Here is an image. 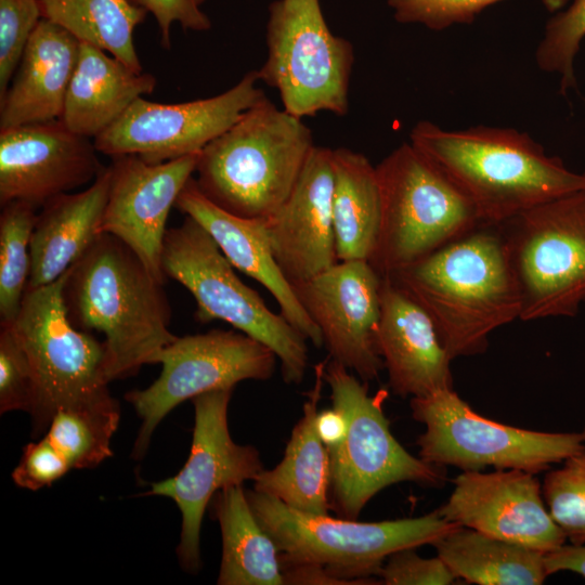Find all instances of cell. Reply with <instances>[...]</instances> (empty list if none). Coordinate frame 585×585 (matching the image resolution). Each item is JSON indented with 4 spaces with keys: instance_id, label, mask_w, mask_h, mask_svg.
I'll return each instance as SVG.
<instances>
[{
    "instance_id": "6da1fadb",
    "label": "cell",
    "mask_w": 585,
    "mask_h": 585,
    "mask_svg": "<svg viewBox=\"0 0 585 585\" xmlns=\"http://www.w3.org/2000/svg\"><path fill=\"white\" fill-rule=\"evenodd\" d=\"M430 316L451 359L483 353L520 320L521 296L498 225L481 224L389 276Z\"/></svg>"
},
{
    "instance_id": "7a4b0ae2",
    "label": "cell",
    "mask_w": 585,
    "mask_h": 585,
    "mask_svg": "<svg viewBox=\"0 0 585 585\" xmlns=\"http://www.w3.org/2000/svg\"><path fill=\"white\" fill-rule=\"evenodd\" d=\"M122 240L99 234L68 268L63 286L67 315L79 329L104 336L109 381L134 375L176 339L162 287Z\"/></svg>"
},
{
    "instance_id": "3957f363",
    "label": "cell",
    "mask_w": 585,
    "mask_h": 585,
    "mask_svg": "<svg viewBox=\"0 0 585 585\" xmlns=\"http://www.w3.org/2000/svg\"><path fill=\"white\" fill-rule=\"evenodd\" d=\"M410 142L464 192L483 224H500L585 190V172L570 170L516 129L478 126L447 131L422 120L413 127Z\"/></svg>"
},
{
    "instance_id": "277c9868",
    "label": "cell",
    "mask_w": 585,
    "mask_h": 585,
    "mask_svg": "<svg viewBox=\"0 0 585 585\" xmlns=\"http://www.w3.org/2000/svg\"><path fill=\"white\" fill-rule=\"evenodd\" d=\"M314 145L302 118L265 96L205 146L195 181L221 209L268 219L289 196Z\"/></svg>"
},
{
    "instance_id": "5b68a950",
    "label": "cell",
    "mask_w": 585,
    "mask_h": 585,
    "mask_svg": "<svg viewBox=\"0 0 585 585\" xmlns=\"http://www.w3.org/2000/svg\"><path fill=\"white\" fill-rule=\"evenodd\" d=\"M248 503L278 549L282 568L314 564L348 585L375 584L386 559L405 548L432 545L460 526L438 510L417 518L360 522L294 509L256 490L246 491Z\"/></svg>"
},
{
    "instance_id": "8992f818",
    "label": "cell",
    "mask_w": 585,
    "mask_h": 585,
    "mask_svg": "<svg viewBox=\"0 0 585 585\" xmlns=\"http://www.w3.org/2000/svg\"><path fill=\"white\" fill-rule=\"evenodd\" d=\"M381 222L369 263L382 277L483 224L464 192L411 142L377 166Z\"/></svg>"
},
{
    "instance_id": "52a82bcc",
    "label": "cell",
    "mask_w": 585,
    "mask_h": 585,
    "mask_svg": "<svg viewBox=\"0 0 585 585\" xmlns=\"http://www.w3.org/2000/svg\"><path fill=\"white\" fill-rule=\"evenodd\" d=\"M161 266L166 277L194 297L196 321L231 324L276 354L286 384L302 382L309 364L307 338L240 281L211 235L190 216L167 230Z\"/></svg>"
},
{
    "instance_id": "ba28073f",
    "label": "cell",
    "mask_w": 585,
    "mask_h": 585,
    "mask_svg": "<svg viewBox=\"0 0 585 585\" xmlns=\"http://www.w3.org/2000/svg\"><path fill=\"white\" fill-rule=\"evenodd\" d=\"M324 380L332 405L343 413L348 422L344 440L328 448L330 505L338 517L358 519L378 492L395 483L443 484L444 467L411 455L391 433L382 408L386 391L370 395L367 381L329 358L325 361Z\"/></svg>"
},
{
    "instance_id": "9c48e42d",
    "label": "cell",
    "mask_w": 585,
    "mask_h": 585,
    "mask_svg": "<svg viewBox=\"0 0 585 585\" xmlns=\"http://www.w3.org/2000/svg\"><path fill=\"white\" fill-rule=\"evenodd\" d=\"M265 29L268 53L257 74L277 90L283 108L299 118L347 115L354 48L330 30L321 1H272Z\"/></svg>"
},
{
    "instance_id": "30bf717a",
    "label": "cell",
    "mask_w": 585,
    "mask_h": 585,
    "mask_svg": "<svg viewBox=\"0 0 585 585\" xmlns=\"http://www.w3.org/2000/svg\"><path fill=\"white\" fill-rule=\"evenodd\" d=\"M520 296V320L574 317L585 301V190L497 224Z\"/></svg>"
},
{
    "instance_id": "8fae6325",
    "label": "cell",
    "mask_w": 585,
    "mask_h": 585,
    "mask_svg": "<svg viewBox=\"0 0 585 585\" xmlns=\"http://www.w3.org/2000/svg\"><path fill=\"white\" fill-rule=\"evenodd\" d=\"M411 410L426 427L416 441L419 457L441 467L537 473L585 450V428L542 432L496 422L476 413L453 388L412 398Z\"/></svg>"
},
{
    "instance_id": "7c38bea8",
    "label": "cell",
    "mask_w": 585,
    "mask_h": 585,
    "mask_svg": "<svg viewBox=\"0 0 585 585\" xmlns=\"http://www.w3.org/2000/svg\"><path fill=\"white\" fill-rule=\"evenodd\" d=\"M66 273L49 285L26 289L11 323L34 375V437L46 432L57 410L110 393L104 342L77 328L67 315Z\"/></svg>"
},
{
    "instance_id": "4fadbf2b",
    "label": "cell",
    "mask_w": 585,
    "mask_h": 585,
    "mask_svg": "<svg viewBox=\"0 0 585 585\" xmlns=\"http://www.w3.org/2000/svg\"><path fill=\"white\" fill-rule=\"evenodd\" d=\"M277 361L269 347L239 330L177 336L153 360V364L161 365L158 378L147 388L125 395L141 419L132 456L141 459L145 455L156 427L185 400L234 389L244 380H269Z\"/></svg>"
},
{
    "instance_id": "5bb4252c",
    "label": "cell",
    "mask_w": 585,
    "mask_h": 585,
    "mask_svg": "<svg viewBox=\"0 0 585 585\" xmlns=\"http://www.w3.org/2000/svg\"><path fill=\"white\" fill-rule=\"evenodd\" d=\"M233 389H219L192 399L194 429L188 458L173 477L152 483L147 495L171 498L182 516L177 555L187 572L200 567V529L213 495L255 480L264 469L259 451L234 442L227 425Z\"/></svg>"
},
{
    "instance_id": "9a60e30c",
    "label": "cell",
    "mask_w": 585,
    "mask_h": 585,
    "mask_svg": "<svg viewBox=\"0 0 585 585\" xmlns=\"http://www.w3.org/2000/svg\"><path fill=\"white\" fill-rule=\"evenodd\" d=\"M259 81L257 70H250L232 88L207 99L159 103L139 98L93 140L94 145L109 157L136 155L150 164L200 153L266 96Z\"/></svg>"
},
{
    "instance_id": "2e32d148",
    "label": "cell",
    "mask_w": 585,
    "mask_h": 585,
    "mask_svg": "<svg viewBox=\"0 0 585 585\" xmlns=\"http://www.w3.org/2000/svg\"><path fill=\"white\" fill-rule=\"evenodd\" d=\"M382 276L365 260L338 261L326 271L291 284L318 327L328 358L364 381L385 368L378 352Z\"/></svg>"
},
{
    "instance_id": "e0dca14e",
    "label": "cell",
    "mask_w": 585,
    "mask_h": 585,
    "mask_svg": "<svg viewBox=\"0 0 585 585\" xmlns=\"http://www.w3.org/2000/svg\"><path fill=\"white\" fill-rule=\"evenodd\" d=\"M199 154L159 164H150L136 155L112 157V182L98 232L122 240L162 283L167 220L196 170Z\"/></svg>"
},
{
    "instance_id": "ac0fdd59",
    "label": "cell",
    "mask_w": 585,
    "mask_h": 585,
    "mask_svg": "<svg viewBox=\"0 0 585 585\" xmlns=\"http://www.w3.org/2000/svg\"><path fill=\"white\" fill-rule=\"evenodd\" d=\"M438 511L447 521L542 552L567 537L545 507L535 473L520 469L463 471Z\"/></svg>"
},
{
    "instance_id": "d6986e66",
    "label": "cell",
    "mask_w": 585,
    "mask_h": 585,
    "mask_svg": "<svg viewBox=\"0 0 585 585\" xmlns=\"http://www.w3.org/2000/svg\"><path fill=\"white\" fill-rule=\"evenodd\" d=\"M92 139L60 119L0 129V205L13 200L37 209L92 183L104 166Z\"/></svg>"
},
{
    "instance_id": "ffe728a7",
    "label": "cell",
    "mask_w": 585,
    "mask_h": 585,
    "mask_svg": "<svg viewBox=\"0 0 585 585\" xmlns=\"http://www.w3.org/2000/svg\"><path fill=\"white\" fill-rule=\"evenodd\" d=\"M333 150L314 145L287 199L268 219L274 258L290 284L336 264Z\"/></svg>"
},
{
    "instance_id": "44dd1931",
    "label": "cell",
    "mask_w": 585,
    "mask_h": 585,
    "mask_svg": "<svg viewBox=\"0 0 585 585\" xmlns=\"http://www.w3.org/2000/svg\"><path fill=\"white\" fill-rule=\"evenodd\" d=\"M377 347L394 394L417 398L453 388L452 359L432 320L389 277H382Z\"/></svg>"
},
{
    "instance_id": "7402d4cb",
    "label": "cell",
    "mask_w": 585,
    "mask_h": 585,
    "mask_svg": "<svg viewBox=\"0 0 585 585\" xmlns=\"http://www.w3.org/2000/svg\"><path fill=\"white\" fill-rule=\"evenodd\" d=\"M174 207L207 230L233 266L269 290L281 314L307 340L323 347L318 327L274 258L265 219L240 218L221 209L199 191L194 177L185 184Z\"/></svg>"
},
{
    "instance_id": "603a6c76",
    "label": "cell",
    "mask_w": 585,
    "mask_h": 585,
    "mask_svg": "<svg viewBox=\"0 0 585 585\" xmlns=\"http://www.w3.org/2000/svg\"><path fill=\"white\" fill-rule=\"evenodd\" d=\"M79 48L80 41L64 28L39 22L0 99V129L61 118Z\"/></svg>"
},
{
    "instance_id": "cb8c5ba5",
    "label": "cell",
    "mask_w": 585,
    "mask_h": 585,
    "mask_svg": "<svg viewBox=\"0 0 585 585\" xmlns=\"http://www.w3.org/2000/svg\"><path fill=\"white\" fill-rule=\"evenodd\" d=\"M110 182V165L104 166L86 190L55 196L40 208L30 239L26 289L56 281L92 244L99 235Z\"/></svg>"
},
{
    "instance_id": "d4e9b609",
    "label": "cell",
    "mask_w": 585,
    "mask_h": 585,
    "mask_svg": "<svg viewBox=\"0 0 585 585\" xmlns=\"http://www.w3.org/2000/svg\"><path fill=\"white\" fill-rule=\"evenodd\" d=\"M156 83L154 75L136 70L104 50L80 42L60 120L73 132L94 140L135 100L153 93Z\"/></svg>"
},
{
    "instance_id": "484cf974",
    "label": "cell",
    "mask_w": 585,
    "mask_h": 585,
    "mask_svg": "<svg viewBox=\"0 0 585 585\" xmlns=\"http://www.w3.org/2000/svg\"><path fill=\"white\" fill-rule=\"evenodd\" d=\"M324 368L325 362L314 366L313 387L306 393L302 415L291 431L282 460L272 469H263L253 480V490L315 515H329L332 509L330 455L315 426Z\"/></svg>"
},
{
    "instance_id": "4316f807",
    "label": "cell",
    "mask_w": 585,
    "mask_h": 585,
    "mask_svg": "<svg viewBox=\"0 0 585 585\" xmlns=\"http://www.w3.org/2000/svg\"><path fill=\"white\" fill-rule=\"evenodd\" d=\"M211 511L222 536L219 585L284 584L278 549L257 520L243 485L218 491Z\"/></svg>"
},
{
    "instance_id": "83f0119b",
    "label": "cell",
    "mask_w": 585,
    "mask_h": 585,
    "mask_svg": "<svg viewBox=\"0 0 585 585\" xmlns=\"http://www.w3.org/2000/svg\"><path fill=\"white\" fill-rule=\"evenodd\" d=\"M333 222L339 261L372 258L381 222L376 167L359 152L333 150Z\"/></svg>"
},
{
    "instance_id": "f1b7e54d",
    "label": "cell",
    "mask_w": 585,
    "mask_h": 585,
    "mask_svg": "<svg viewBox=\"0 0 585 585\" xmlns=\"http://www.w3.org/2000/svg\"><path fill=\"white\" fill-rule=\"evenodd\" d=\"M438 557L457 578L480 585H540L544 552L458 526L435 541Z\"/></svg>"
},
{
    "instance_id": "f546056e",
    "label": "cell",
    "mask_w": 585,
    "mask_h": 585,
    "mask_svg": "<svg viewBox=\"0 0 585 585\" xmlns=\"http://www.w3.org/2000/svg\"><path fill=\"white\" fill-rule=\"evenodd\" d=\"M39 3L42 18L64 28L80 42L143 70L133 36L147 12L132 0H39Z\"/></svg>"
},
{
    "instance_id": "4dcf8cb0",
    "label": "cell",
    "mask_w": 585,
    "mask_h": 585,
    "mask_svg": "<svg viewBox=\"0 0 585 585\" xmlns=\"http://www.w3.org/2000/svg\"><path fill=\"white\" fill-rule=\"evenodd\" d=\"M119 420V403L107 393L57 410L42 437L70 470L91 469L112 456L110 441Z\"/></svg>"
},
{
    "instance_id": "1f68e13d",
    "label": "cell",
    "mask_w": 585,
    "mask_h": 585,
    "mask_svg": "<svg viewBox=\"0 0 585 585\" xmlns=\"http://www.w3.org/2000/svg\"><path fill=\"white\" fill-rule=\"evenodd\" d=\"M0 324L13 323L20 312L30 273V239L37 208L22 200L1 206Z\"/></svg>"
},
{
    "instance_id": "d6a6232c",
    "label": "cell",
    "mask_w": 585,
    "mask_h": 585,
    "mask_svg": "<svg viewBox=\"0 0 585 585\" xmlns=\"http://www.w3.org/2000/svg\"><path fill=\"white\" fill-rule=\"evenodd\" d=\"M544 479L542 494L549 515L571 543H585V450L562 461Z\"/></svg>"
},
{
    "instance_id": "836d02e7",
    "label": "cell",
    "mask_w": 585,
    "mask_h": 585,
    "mask_svg": "<svg viewBox=\"0 0 585 585\" xmlns=\"http://www.w3.org/2000/svg\"><path fill=\"white\" fill-rule=\"evenodd\" d=\"M585 37V0H572L562 12L546 24L536 48L537 66L560 77V92L576 88L574 60Z\"/></svg>"
},
{
    "instance_id": "e575fe53",
    "label": "cell",
    "mask_w": 585,
    "mask_h": 585,
    "mask_svg": "<svg viewBox=\"0 0 585 585\" xmlns=\"http://www.w3.org/2000/svg\"><path fill=\"white\" fill-rule=\"evenodd\" d=\"M41 20L39 0H0V99L6 92L24 49Z\"/></svg>"
},
{
    "instance_id": "d590c367",
    "label": "cell",
    "mask_w": 585,
    "mask_h": 585,
    "mask_svg": "<svg viewBox=\"0 0 585 585\" xmlns=\"http://www.w3.org/2000/svg\"><path fill=\"white\" fill-rule=\"evenodd\" d=\"M35 384L28 356L11 324H0V413L30 412Z\"/></svg>"
},
{
    "instance_id": "8d00e7d4",
    "label": "cell",
    "mask_w": 585,
    "mask_h": 585,
    "mask_svg": "<svg viewBox=\"0 0 585 585\" xmlns=\"http://www.w3.org/2000/svg\"><path fill=\"white\" fill-rule=\"evenodd\" d=\"M502 0H387L401 24H420L444 30L455 24H470L487 6Z\"/></svg>"
},
{
    "instance_id": "74e56055",
    "label": "cell",
    "mask_w": 585,
    "mask_h": 585,
    "mask_svg": "<svg viewBox=\"0 0 585 585\" xmlns=\"http://www.w3.org/2000/svg\"><path fill=\"white\" fill-rule=\"evenodd\" d=\"M379 576L386 585H447L457 576L440 558H422L415 548L391 554L384 562Z\"/></svg>"
},
{
    "instance_id": "f35d334b",
    "label": "cell",
    "mask_w": 585,
    "mask_h": 585,
    "mask_svg": "<svg viewBox=\"0 0 585 585\" xmlns=\"http://www.w3.org/2000/svg\"><path fill=\"white\" fill-rule=\"evenodd\" d=\"M70 468L51 443L41 437L23 448L20 463L12 472L13 482L30 491L50 486L63 478Z\"/></svg>"
},
{
    "instance_id": "ab89813d",
    "label": "cell",
    "mask_w": 585,
    "mask_h": 585,
    "mask_svg": "<svg viewBox=\"0 0 585 585\" xmlns=\"http://www.w3.org/2000/svg\"><path fill=\"white\" fill-rule=\"evenodd\" d=\"M151 13L158 26L159 41L164 49H171V27L180 24L184 30L207 31L211 21L203 10L206 0H132Z\"/></svg>"
},
{
    "instance_id": "60d3db41",
    "label": "cell",
    "mask_w": 585,
    "mask_h": 585,
    "mask_svg": "<svg viewBox=\"0 0 585 585\" xmlns=\"http://www.w3.org/2000/svg\"><path fill=\"white\" fill-rule=\"evenodd\" d=\"M544 567L547 575L570 571L585 578V543L570 545L564 543L545 552Z\"/></svg>"
},
{
    "instance_id": "b9f144b4",
    "label": "cell",
    "mask_w": 585,
    "mask_h": 585,
    "mask_svg": "<svg viewBox=\"0 0 585 585\" xmlns=\"http://www.w3.org/2000/svg\"><path fill=\"white\" fill-rule=\"evenodd\" d=\"M315 426L321 441L327 448L339 445L344 440L348 429L346 416L334 406L318 411Z\"/></svg>"
},
{
    "instance_id": "7bdbcfd3",
    "label": "cell",
    "mask_w": 585,
    "mask_h": 585,
    "mask_svg": "<svg viewBox=\"0 0 585 585\" xmlns=\"http://www.w3.org/2000/svg\"><path fill=\"white\" fill-rule=\"evenodd\" d=\"M547 10L555 12L561 9L569 0H542Z\"/></svg>"
}]
</instances>
